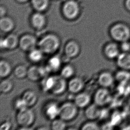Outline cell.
<instances>
[{
	"label": "cell",
	"mask_w": 130,
	"mask_h": 130,
	"mask_svg": "<svg viewBox=\"0 0 130 130\" xmlns=\"http://www.w3.org/2000/svg\"><path fill=\"white\" fill-rule=\"evenodd\" d=\"M61 45L60 37L56 34H47L40 39L37 47L44 54L53 55L58 51Z\"/></svg>",
	"instance_id": "6da1fadb"
},
{
	"label": "cell",
	"mask_w": 130,
	"mask_h": 130,
	"mask_svg": "<svg viewBox=\"0 0 130 130\" xmlns=\"http://www.w3.org/2000/svg\"><path fill=\"white\" fill-rule=\"evenodd\" d=\"M109 33L116 42L122 43L130 41V27L125 23L119 22L113 25L109 28Z\"/></svg>",
	"instance_id": "7a4b0ae2"
},
{
	"label": "cell",
	"mask_w": 130,
	"mask_h": 130,
	"mask_svg": "<svg viewBox=\"0 0 130 130\" xmlns=\"http://www.w3.org/2000/svg\"><path fill=\"white\" fill-rule=\"evenodd\" d=\"M35 119V114L30 107L18 111L16 117V121L20 127V130L30 129Z\"/></svg>",
	"instance_id": "3957f363"
},
{
	"label": "cell",
	"mask_w": 130,
	"mask_h": 130,
	"mask_svg": "<svg viewBox=\"0 0 130 130\" xmlns=\"http://www.w3.org/2000/svg\"><path fill=\"white\" fill-rule=\"evenodd\" d=\"M79 108L74 102H64L60 106L59 118L66 122L74 120L77 116Z\"/></svg>",
	"instance_id": "277c9868"
},
{
	"label": "cell",
	"mask_w": 130,
	"mask_h": 130,
	"mask_svg": "<svg viewBox=\"0 0 130 130\" xmlns=\"http://www.w3.org/2000/svg\"><path fill=\"white\" fill-rule=\"evenodd\" d=\"M38 41L35 36L25 34L19 39V47L22 51L28 53L37 47Z\"/></svg>",
	"instance_id": "5b68a950"
},
{
	"label": "cell",
	"mask_w": 130,
	"mask_h": 130,
	"mask_svg": "<svg viewBox=\"0 0 130 130\" xmlns=\"http://www.w3.org/2000/svg\"><path fill=\"white\" fill-rule=\"evenodd\" d=\"M111 98L109 90L107 88L101 87L95 91L93 96V101L95 104L101 107L109 104Z\"/></svg>",
	"instance_id": "8992f818"
},
{
	"label": "cell",
	"mask_w": 130,
	"mask_h": 130,
	"mask_svg": "<svg viewBox=\"0 0 130 130\" xmlns=\"http://www.w3.org/2000/svg\"><path fill=\"white\" fill-rule=\"evenodd\" d=\"M79 5L74 0H69L64 4L63 12L65 18L69 20L74 19L79 15Z\"/></svg>",
	"instance_id": "52a82bcc"
},
{
	"label": "cell",
	"mask_w": 130,
	"mask_h": 130,
	"mask_svg": "<svg viewBox=\"0 0 130 130\" xmlns=\"http://www.w3.org/2000/svg\"><path fill=\"white\" fill-rule=\"evenodd\" d=\"M63 51L64 56L71 60L76 58L79 55L81 47L77 41L72 40L68 41L65 44Z\"/></svg>",
	"instance_id": "ba28073f"
},
{
	"label": "cell",
	"mask_w": 130,
	"mask_h": 130,
	"mask_svg": "<svg viewBox=\"0 0 130 130\" xmlns=\"http://www.w3.org/2000/svg\"><path fill=\"white\" fill-rule=\"evenodd\" d=\"M19 39L15 34H10L5 37L2 38L0 41L1 50H12L19 47Z\"/></svg>",
	"instance_id": "9c48e42d"
},
{
	"label": "cell",
	"mask_w": 130,
	"mask_h": 130,
	"mask_svg": "<svg viewBox=\"0 0 130 130\" xmlns=\"http://www.w3.org/2000/svg\"><path fill=\"white\" fill-rule=\"evenodd\" d=\"M60 106L54 101H50L47 103L44 107V114L46 118L52 121L59 117Z\"/></svg>",
	"instance_id": "30bf717a"
},
{
	"label": "cell",
	"mask_w": 130,
	"mask_h": 130,
	"mask_svg": "<svg viewBox=\"0 0 130 130\" xmlns=\"http://www.w3.org/2000/svg\"><path fill=\"white\" fill-rule=\"evenodd\" d=\"M85 81L81 78L74 76L68 82V90L74 95L81 92L85 88Z\"/></svg>",
	"instance_id": "8fae6325"
},
{
	"label": "cell",
	"mask_w": 130,
	"mask_h": 130,
	"mask_svg": "<svg viewBox=\"0 0 130 130\" xmlns=\"http://www.w3.org/2000/svg\"><path fill=\"white\" fill-rule=\"evenodd\" d=\"M55 82L50 93L53 95H59L63 94L68 89V82L61 76H55Z\"/></svg>",
	"instance_id": "7c38bea8"
},
{
	"label": "cell",
	"mask_w": 130,
	"mask_h": 130,
	"mask_svg": "<svg viewBox=\"0 0 130 130\" xmlns=\"http://www.w3.org/2000/svg\"><path fill=\"white\" fill-rule=\"evenodd\" d=\"M120 51V46L114 42L108 43L103 48L104 56L109 60H113L117 58L121 53Z\"/></svg>",
	"instance_id": "4fadbf2b"
},
{
	"label": "cell",
	"mask_w": 130,
	"mask_h": 130,
	"mask_svg": "<svg viewBox=\"0 0 130 130\" xmlns=\"http://www.w3.org/2000/svg\"><path fill=\"white\" fill-rule=\"evenodd\" d=\"M115 77L109 71H103L99 75L98 82L99 85L102 88H107L111 87L115 81Z\"/></svg>",
	"instance_id": "5bb4252c"
},
{
	"label": "cell",
	"mask_w": 130,
	"mask_h": 130,
	"mask_svg": "<svg viewBox=\"0 0 130 130\" xmlns=\"http://www.w3.org/2000/svg\"><path fill=\"white\" fill-rule=\"evenodd\" d=\"M91 100V96L86 92H80L76 94L74 102L79 108H84L90 104Z\"/></svg>",
	"instance_id": "9a60e30c"
},
{
	"label": "cell",
	"mask_w": 130,
	"mask_h": 130,
	"mask_svg": "<svg viewBox=\"0 0 130 130\" xmlns=\"http://www.w3.org/2000/svg\"><path fill=\"white\" fill-rule=\"evenodd\" d=\"M62 62L63 60L60 56L54 55L49 58L45 65L50 73L56 72L61 69Z\"/></svg>",
	"instance_id": "2e32d148"
},
{
	"label": "cell",
	"mask_w": 130,
	"mask_h": 130,
	"mask_svg": "<svg viewBox=\"0 0 130 130\" xmlns=\"http://www.w3.org/2000/svg\"><path fill=\"white\" fill-rule=\"evenodd\" d=\"M100 107L94 103L90 104L86 107L85 110V116L89 120H95L99 119L101 112Z\"/></svg>",
	"instance_id": "e0dca14e"
},
{
	"label": "cell",
	"mask_w": 130,
	"mask_h": 130,
	"mask_svg": "<svg viewBox=\"0 0 130 130\" xmlns=\"http://www.w3.org/2000/svg\"><path fill=\"white\" fill-rule=\"evenodd\" d=\"M116 59L117 65L120 69L130 71V52H121Z\"/></svg>",
	"instance_id": "ac0fdd59"
},
{
	"label": "cell",
	"mask_w": 130,
	"mask_h": 130,
	"mask_svg": "<svg viewBox=\"0 0 130 130\" xmlns=\"http://www.w3.org/2000/svg\"><path fill=\"white\" fill-rule=\"evenodd\" d=\"M46 18L40 12L33 14L31 18V23L34 28L40 30L44 28L46 25Z\"/></svg>",
	"instance_id": "d6986e66"
},
{
	"label": "cell",
	"mask_w": 130,
	"mask_h": 130,
	"mask_svg": "<svg viewBox=\"0 0 130 130\" xmlns=\"http://www.w3.org/2000/svg\"><path fill=\"white\" fill-rule=\"evenodd\" d=\"M21 97L23 98L28 107H33L37 104L38 100L37 95L32 90H27L23 92Z\"/></svg>",
	"instance_id": "ffe728a7"
},
{
	"label": "cell",
	"mask_w": 130,
	"mask_h": 130,
	"mask_svg": "<svg viewBox=\"0 0 130 130\" xmlns=\"http://www.w3.org/2000/svg\"><path fill=\"white\" fill-rule=\"evenodd\" d=\"M27 77L30 81L36 82L43 78L40 67L37 65H32L28 68Z\"/></svg>",
	"instance_id": "44dd1931"
},
{
	"label": "cell",
	"mask_w": 130,
	"mask_h": 130,
	"mask_svg": "<svg viewBox=\"0 0 130 130\" xmlns=\"http://www.w3.org/2000/svg\"><path fill=\"white\" fill-rule=\"evenodd\" d=\"M12 67L10 62L5 59L0 61V76L2 79L8 77L12 71Z\"/></svg>",
	"instance_id": "7402d4cb"
},
{
	"label": "cell",
	"mask_w": 130,
	"mask_h": 130,
	"mask_svg": "<svg viewBox=\"0 0 130 130\" xmlns=\"http://www.w3.org/2000/svg\"><path fill=\"white\" fill-rule=\"evenodd\" d=\"M44 53L38 47H36L28 53V60L33 63H38L41 61Z\"/></svg>",
	"instance_id": "603a6c76"
},
{
	"label": "cell",
	"mask_w": 130,
	"mask_h": 130,
	"mask_svg": "<svg viewBox=\"0 0 130 130\" xmlns=\"http://www.w3.org/2000/svg\"><path fill=\"white\" fill-rule=\"evenodd\" d=\"M0 28L2 32L8 33L11 32L14 28V22L10 18L3 17L0 21Z\"/></svg>",
	"instance_id": "cb8c5ba5"
},
{
	"label": "cell",
	"mask_w": 130,
	"mask_h": 130,
	"mask_svg": "<svg viewBox=\"0 0 130 130\" xmlns=\"http://www.w3.org/2000/svg\"><path fill=\"white\" fill-rule=\"evenodd\" d=\"M55 76H47L42 79L41 87L43 91L45 92H50L55 82Z\"/></svg>",
	"instance_id": "d4e9b609"
},
{
	"label": "cell",
	"mask_w": 130,
	"mask_h": 130,
	"mask_svg": "<svg viewBox=\"0 0 130 130\" xmlns=\"http://www.w3.org/2000/svg\"><path fill=\"white\" fill-rule=\"evenodd\" d=\"M60 70V76L66 79H70L74 77L76 72L74 66L70 63L66 64Z\"/></svg>",
	"instance_id": "484cf974"
},
{
	"label": "cell",
	"mask_w": 130,
	"mask_h": 130,
	"mask_svg": "<svg viewBox=\"0 0 130 130\" xmlns=\"http://www.w3.org/2000/svg\"><path fill=\"white\" fill-rule=\"evenodd\" d=\"M14 87L13 83L10 79L4 78L0 84V91L2 93L8 94L12 91Z\"/></svg>",
	"instance_id": "4316f807"
},
{
	"label": "cell",
	"mask_w": 130,
	"mask_h": 130,
	"mask_svg": "<svg viewBox=\"0 0 130 130\" xmlns=\"http://www.w3.org/2000/svg\"><path fill=\"white\" fill-rule=\"evenodd\" d=\"M28 69V68L24 64L17 65L13 71L14 76L18 79H23L27 77Z\"/></svg>",
	"instance_id": "83f0119b"
},
{
	"label": "cell",
	"mask_w": 130,
	"mask_h": 130,
	"mask_svg": "<svg viewBox=\"0 0 130 130\" xmlns=\"http://www.w3.org/2000/svg\"><path fill=\"white\" fill-rule=\"evenodd\" d=\"M31 3L36 10L41 12L47 9L49 0H31Z\"/></svg>",
	"instance_id": "f1b7e54d"
},
{
	"label": "cell",
	"mask_w": 130,
	"mask_h": 130,
	"mask_svg": "<svg viewBox=\"0 0 130 130\" xmlns=\"http://www.w3.org/2000/svg\"><path fill=\"white\" fill-rule=\"evenodd\" d=\"M67 127L66 122L61 118H56L52 121L50 129L53 130H65Z\"/></svg>",
	"instance_id": "f546056e"
},
{
	"label": "cell",
	"mask_w": 130,
	"mask_h": 130,
	"mask_svg": "<svg viewBox=\"0 0 130 130\" xmlns=\"http://www.w3.org/2000/svg\"><path fill=\"white\" fill-rule=\"evenodd\" d=\"M115 79L120 83H125L130 79V72L129 71L120 69L115 75Z\"/></svg>",
	"instance_id": "4dcf8cb0"
},
{
	"label": "cell",
	"mask_w": 130,
	"mask_h": 130,
	"mask_svg": "<svg viewBox=\"0 0 130 130\" xmlns=\"http://www.w3.org/2000/svg\"><path fill=\"white\" fill-rule=\"evenodd\" d=\"M13 105L14 108L16 110H17L18 111L23 110L28 107L26 103L21 97L18 98L15 100Z\"/></svg>",
	"instance_id": "1f68e13d"
},
{
	"label": "cell",
	"mask_w": 130,
	"mask_h": 130,
	"mask_svg": "<svg viewBox=\"0 0 130 130\" xmlns=\"http://www.w3.org/2000/svg\"><path fill=\"white\" fill-rule=\"evenodd\" d=\"M98 124L94 121V120H89L84 123L81 126L82 130H97L100 129Z\"/></svg>",
	"instance_id": "d6a6232c"
},
{
	"label": "cell",
	"mask_w": 130,
	"mask_h": 130,
	"mask_svg": "<svg viewBox=\"0 0 130 130\" xmlns=\"http://www.w3.org/2000/svg\"><path fill=\"white\" fill-rule=\"evenodd\" d=\"M120 47L122 52H130V41L121 43Z\"/></svg>",
	"instance_id": "836d02e7"
},
{
	"label": "cell",
	"mask_w": 130,
	"mask_h": 130,
	"mask_svg": "<svg viewBox=\"0 0 130 130\" xmlns=\"http://www.w3.org/2000/svg\"><path fill=\"white\" fill-rule=\"evenodd\" d=\"M12 127V123L9 121H5L3 122L1 125L0 130H9Z\"/></svg>",
	"instance_id": "e575fe53"
},
{
	"label": "cell",
	"mask_w": 130,
	"mask_h": 130,
	"mask_svg": "<svg viewBox=\"0 0 130 130\" xmlns=\"http://www.w3.org/2000/svg\"><path fill=\"white\" fill-rule=\"evenodd\" d=\"M0 10H1V17H3L5 16V13H6V9L4 7L1 6Z\"/></svg>",
	"instance_id": "d590c367"
},
{
	"label": "cell",
	"mask_w": 130,
	"mask_h": 130,
	"mask_svg": "<svg viewBox=\"0 0 130 130\" xmlns=\"http://www.w3.org/2000/svg\"><path fill=\"white\" fill-rule=\"evenodd\" d=\"M125 5L127 9L130 11V0H126L125 2Z\"/></svg>",
	"instance_id": "8d00e7d4"
},
{
	"label": "cell",
	"mask_w": 130,
	"mask_h": 130,
	"mask_svg": "<svg viewBox=\"0 0 130 130\" xmlns=\"http://www.w3.org/2000/svg\"><path fill=\"white\" fill-rule=\"evenodd\" d=\"M18 2H21V3H24V2H25L27 1H28V0H17Z\"/></svg>",
	"instance_id": "74e56055"
},
{
	"label": "cell",
	"mask_w": 130,
	"mask_h": 130,
	"mask_svg": "<svg viewBox=\"0 0 130 130\" xmlns=\"http://www.w3.org/2000/svg\"><path fill=\"white\" fill-rule=\"evenodd\" d=\"M49 128H47V127H41V128H38V130H40V129H48Z\"/></svg>",
	"instance_id": "f35d334b"
},
{
	"label": "cell",
	"mask_w": 130,
	"mask_h": 130,
	"mask_svg": "<svg viewBox=\"0 0 130 130\" xmlns=\"http://www.w3.org/2000/svg\"></svg>",
	"instance_id": "ab89813d"
}]
</instances>
